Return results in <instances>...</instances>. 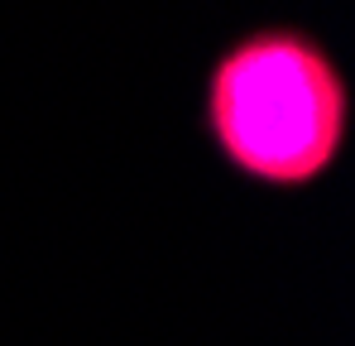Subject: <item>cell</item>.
<instances>
[{"label": "cell", "instance_id": "obj_1", "mask_svg": "<svg viewBox=\"0 0 355 346\" xmlns=\"http://www.w3.org/2000/svg\"><path fill=\"white\" fill-rule=\"evenodd\" d=\"M202 130L245 183L302 192L346 154L351 82L317 34L297 24H254L211 58Z\"/></svg>", "mask_w": 355, "mask_h": 346}]
</instances>
